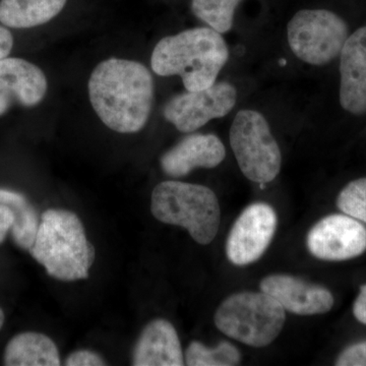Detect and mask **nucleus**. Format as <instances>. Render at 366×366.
Returning a JSON list of instances; mask_svg holds the SVG:
<instances>
[{
  "label": "nucleus",
  "mask_w": 366,
  "mask_h": 366,
  "mask_svg": "<svg viewBox=\"0 0 366 366\" xmlns=\"http://www.w3.org/2000/svg\"><path fill=\"white\" fill-rule=\"evenodd\" d=\"M89 96L101 122L120 134H134L148 122L154 100L150 71L134 60L110 59L89 79Z\"/></svg>",
  "instance_id": "1"
},
{
  "label": "nucleus",
  "mask_w": 366,
  "mask_h": 366,
  "mask_svg": "<svg viewBox=\"0 0 366 366\" xmlns=\"http://www.w3.org/2000/svg\"><path fill=\"white\" fill-rule=\"evenodd\" d=\"M228 59L227 44L220 33L196 28L159 41L151 66L159 76H182L187 91H201L216 83Z\"/></svg>",
  "instance_id": "2"
},
{
  "label": "nucleus",
  "mask_w": 366,
  "mask_h": 366,
  "mask_svg": "<svg viewBox=\"0 0 366 366\" xmlns=\"http://www.w3.org/2000/svg\"><path fill=\"white\" fill-rule=\"evenodd\" d=\"M30 252L50 277L64 282L88 279L96 257L81 219L74 212L61 209H49L42 214Z\"/></svg>",
  "instance_id": "3"
},
{
  "label": "nucleus",
  "mask_w": 366,
  "mask_h": 366,
  "mask_svg": "<svg viewBox=\"0 0 366 366\" xmlns=\"http://www.w3.org/2000/svg\"><path fill=\"white\" fill-rule=\"evenodd\" d=\"M151 212L160 222L180 226L199 244H209L220 227L221 209L215 192L204 185L159 183L152 192Z\"/></svg>",
  "instance_id": "4"
},
{
  "label": "nucleus",
  "mask_w": 366,
  "mask_h": 366,
  "mask_svg": "<svg viewBox=\"0 0 366 366\" xmlns=\"http://www.w3.org/2000/svg\"><path fill=\"white\" fill-rule=\"evenodd\" d=\"M285 320L280 303L262 291L229 296L214 317L219 331L252 347L269 345L281 333Z\"/></svg>",
  "instance_id": "5"
},
{
  "label": "nucleus",
  "mask_w": 366,
  "mask_h": 366,
  "mask_svg": "<svg viewBox=\"0 0 366 366\" xmlns=\"http://www.w3.org/2000/svg\"><path fill=\"white\" fill-rule=\"evenodd\" d=\"M230 144L240 170L250 182L266 184L278 177L280 148L261 113L247 109L236 114L230 129Z\"/></svg>",
  "instance_id": "6"
},
{
  "label": "nucleus",
  "mask_w": 366,
  "mask_h": 366,
  "mask_svg": "<svg viewBox=\"0 0 366 366\" xmlns=\"http://www.w3.org/2000/svg\"><path fill=\"white\" fill-rule=\"evenodd\" d=\"M288 43L295 56L312 66H325L340 56L349 37L346 21L327 9H302L287 26Z\"/></svg>",
  "instance_id": "7"
},
{
  "label": "nucleus",
  "mask_w": 366,
  "mask_h": 366,
  "mask_svg": "<svg viewBox=\"0 0 366 366\" xmlns=\"http://www.w3.org/2000/svg\"><path fill=\"white\" fill-rule=\"evenodd\" d=\"M237 92L227 81L215 83L201 91H187L171 98L164 117L182 132L201 129L209 120L226 117L234 108Z\"/></svg>",
  "instance_id": "8"
},
{
  "label": "nucleus",
  "mask_w": 366,
  "mask_h": 366,
  "mask_svg": "<svg viewBox=\"0 0 366 366\" xmlns=\"http://www.w3.org/2000/svg\"><path fill=\"white\" fill-rule=\"evenodd\" d=\"M276 212L266 203L250 204L240 214L226 242V254L235 266H247L261 259L276 233Z\"/></svg>",
  "instance_id": "9"
},
{
  "label": "nucleus",
  "mask_w": 366,
  "mask_h": 366,
  "mask_svg": "<svg viewBox=\"0 0 366 366\" xmlns=\"http://www.w3.org/2000/svg\"><path fill=\"white\" fill-rule=\"evenodd\" d=\"M307 245L310 254L322 261L355 259L366 252V228L346 214L329 215L310 229Z\"/></svg>",
  "instance_id": "10"
},
{
  "label": "nucleus",
  "mask_w": 366,
  "mask_h": 366,
  "mask_svg": "<svg viewBox=\"0 0 366 366\" xmlns=\"http://www.w3.org/2000/svg\"><path fill=\"white\" fill-rule=\"evenodd\" d=\"M259 287L284 310L297 315L326 314L335 302L333 295L327 288L289 274H269L262 279Z\"/></svg>",
  "instance_id": "11"
},
{
  "label": "nucleus",
  "mask_w": 366,
  "mask_h": 366,
  "mask_svg": "<svg viewBox=\"0 0 366 366\" xmlns=\"http://www.w3.org/2000/svg\"><path fill=\"white\" fill-rule=\"evenodd\" d=\"M46 92L47 79L40 67L21 59H0V117L14 104H39Z\"/></svg>",
  "instance_id": "12"
},
{
  "label": "nucleus",
  "mask_w": 366,
  "mask_h": 366,
  "mask_svg": "<svg viewBox=\"0 0 366 366\" xmlns=\"http://www.w3.org/2000/svg\"><path fill=\"white\" fill-rule=\"evenodd\" d=\"M340 104L360 117L366 113V26L349 35L340 53Z\"/></svg>",
  "instance_id": "13"
},
{
  "label": "nucleus",
  "mask_w": 366,
  "mask_h": 366,
  "mask_svg": "<svg viewBox=\"0 0 366 366\" xmlns=\"http://www.w3.org/2000/svg\"><path fill=\"white\" fill-rule=\"evenodd\" d=\"M226 149L215 134H196L184 137L161 157V168L173 178L187 177L197 168H215L223 162Z\"/></svg>",
  "instance_id": "14"
},
{
  "label": "nucleus",
  "mask_w": 366,
  "mask_h": 366,
  "mask_svg": "<svg viewBox=\"0 0 366 366\" xmlns=\"http://www.w3.org/2000/svg\"><path fill=\"white\" fill-rule=\"evenodd\" d=\"M182 344L169 320H151L139 335L132 352V365H184Z\"/></svg>",
  "instance_id": "15"
},
{
  "label": "nucleus",
  "mask_w": 366,
  "mask_h": 366,
  "mask_svg": "<svg viewBox=\"0 0 366 366\" xmlns=\"http://www.w3.org/2000/svg\"><path fill=\"white\" fill-rule=\"evenodd\" d=\"M7 366H59L60 354L49 337L36 332H25L11 338L4 356Z\"/></svg>",
  "instance_id": "16"
},
{
  "label": "nucleus",
  "mask_w": 366,
  "mask_h": 366,
  "mask_svg": "<svg viewBox=\"0 0 366 366\" xmlns=\"http://www.w3.org/2000/svg\"><path fill=\"white\" fill-rule=\"evenodd\" d=\"M66 0H1L0 23L16 29L33 28L51 21Z\"/></svg>",
  "instance_id": "17"
},
{
  "label": "nucleus",
  "mask_w": 366,
  "mask_h": 366,
  "mask_svg": "<svg viewBox=\"0 0 366 366\" xmlns=\"http://www.w3.org/2000/svg\"><path fill=\"white\" fill-rule=\"evenodd\" d=\"M0 204L13 211L14 221L11 232L14 242L21 249L30 250L40 226L37 211L24 194L9 189H0Z\"/></svg>",
  "instance_id": "18"
},
{
  "label": "nucleus",
  "mask_w": 366,
  "mask_h": 366,
  "mask_svg": "<svg viewBox=\"0 0 366 366\" xmlns=\"http://www.w3.org/2000/svg\"><path fill=\"white\" fill-rule=\"evenodd\" d=\"M242 361V354L233 344L222 341L215 348H208L199 341L187 347L185 363L189 366H235Z\"/></svg>",
  "instance_id": "19"
},
{
  "label": "nucleus",
  "mask_w": 366,
  "mask_h": 366,
  "mask_svg": "<svg viewBox=\"0 0 366 366\" xmlns=\"http://www.w3.org/2000/svg\"><path fill=\"white\" fill-rule=\"evenodd\" d=\"M240 1L242 0H192V11L209 28L224 34L232 28L235 9Z\"/></svg>",
  "instance_id": "20"
},
{
  "label": "nucleus",
  "mask_w": 366,
  "mask_h": 366,
  "mask_svg": "<svg viewBox=\"0 0 366 366\" xmlns=\"http://www.w3.org/2000/svg\"><path fill=\"white\" fill-rule=\"evenodd\" d=\"M337 206L346 215L366 224V177L349 182L337 197Z\"/></svg>",
  "instance_id": "21"
},
{
  "label": "nucleus",
  "mask_w": 366,
  "mask_h": 366,
  "mask_svg": "<svg viewBox=\"0 0 366 366\" xmlns=\"http://www.w3.org/2000/svg\"><path fill=\"white\" fill-rule=\"evenodd\" d=\"M337 366H366V341L347 347L336 360Z\"/></svg>",
  "instance_id": "22"
},
{
  "label": "nucleus",
  "mask_w": 366,
  "mask_h": 366,
  "mask_svg": "<svg viewBox=\"0 0 366 366\" xmlns=\"http://www.w3.org/2000/svg\"><path fill=\"white\" fill-rule=\"evenodd\" d=\"M106 361L102 356L91 350H78L69 354L66 358L67 366H103Z\"/></svg>",
  "instance_id": "23"
},
{
  "label": "nucleus",
  "mask_w": 366,
  "mask_h": 366,
  "mask_svg": "<svg viewBox=\"0 0 366 366\" xmlns=\"http://www.w3.org/2000/svg\"><path fill=\"white\" fill-rule=\"evenodd\" d=\"M14 217L9 207L0 204V244L6 240L7 233L11 231Z\"/></svg>",
  "instance_id": "24"
},
{
  "label": "nucleus",
  "mask_w": 366,
  "mask_h": 366,
  "mask_svg": "<svg viewBox=\"0 0 366 366\" xmlns=\"http://www.w3.org/2000/svg\"><path fill=\"white\" fill-rule=\"evenodd\" d=\"M353 315L358 322L366 325V284L360 288V295L354 302Z\"/></svg>",
  "instance_id": "25"
},
{
  "label": "nucleus",
  "mask_w": 366,
  "mask_h": 366,
  "mask_svg": "<svg viewBox=\"0 0 366 366\" xmlns=\"http://www.w3.org/2000/svg\"><path fill=\"white\" fill-rule=\"evenodd\" d=\"M14 46V38L11 33L4 26H0V59L9 56Z\"/></svg>",
  "instance_id": "26"
},
{
  "label": "nucleus",
  "mask_w": 366,
  "mask_h": 366,
  "mask_svg": "<svg viewBox=\"0 0 366 366\" xmlns=\"http://www.w3.org/2000/svg\"><path fill=\"white\" fill-rule=\"evenodd\" d=\"M4 320H6V317H4V310L0 308V330H1V327H4Z\"/></svg>",
  "instance_id": "27"
}]
</instances>
